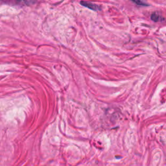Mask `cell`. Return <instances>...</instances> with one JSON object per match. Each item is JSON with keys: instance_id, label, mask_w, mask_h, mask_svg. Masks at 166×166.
Wrapping results in <instances>:
<instances>
[{"instance_id": "cell-1", "label": "cell", "mask_w": 166, "mask_h": 166, "mask_svg": "<svg viewBox=\"0 0 166 166\" xmlns=\"http://www.w3.org/2000/svg\"><path fill=\"white\" fill-rule=\"evenodd\" d=\"M5 3L14 5H31L36 3L38 0H2Z\"/></svg>"}, {"instance_id": "cell-2", "label": "cell", "mask_w": 166, "mask_h": 166, "mask_svg": "<svg viewBox=\"0 0 166 166\" xmlns=\"http://www.w3.org/2000/svg\"><path fill=\"white\" fill-rule=\"evenodd\" d=\"M81 5H82L83 7L88 8L89 9L93 10L95 11H98L101 10V7L98 6L96 4H94L93 3L88 2H85V1H81Z\"/></svg>"}, {"instance_id": "cell-3", "label": "cell", "mask_w": 166, "mask_h": 166, "mask_svg": "<svg viewBox=\"0 0 166 166\" xmlns=\"http://www.w3.org/2000/svg\"><path fill=\"white\" fill-rule=\"evenodd\" d=\"M151 19L154 22H159V21H162L164 20V18L162 17V16L158 14L157 13L154 12L151 15Z\"/></svg>"}, {"instance_id": "cell-4", "label": "cell", "mask_w": 166, "mask_h": 166, "mask_svg": "<svg viewBox=\"0 0 166 166\" xmlns=\"http://www.w3.org/2000/svg\"><path fill=\"white\" fill-rule=\"evenodd\" d=\"M132 2H133L134 3H135L136 4H137L138 5H139V6H149L148 4H147L146 3H145L144 2H143L142 0H132Z\"/></svg>"}]
</instances>
